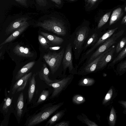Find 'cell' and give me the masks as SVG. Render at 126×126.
Wrapping results in <instances>:
<instances>
[{"instance_id":"cell-1","label":"cell","mask_w":126,"mask_h":126,"mask_svg":"<svg viewBox=\"0 0 126 126\" xmlns=\"http://www.w3.org/2000/svg\"><path fill=\"white\" fill-rule=\"evenodd\" d=\"M63 104V103L62 102L54 105L51 103L45 105L39 112L30 116L24 125L34 126L46 120Z\"/></svg>"},{"instance_id":"cell-2","label":"cell","mask_w":126,"mask_h":126,"mask_svg":"<svg viewBox=\"0 0 126 126\" xmlns=\"http://www.w3.org/2000/svg\"><path fill=\"white\" fill-rule=\"evenodd\" d=\"M36 26L59 35L63 36L66 33V28L63 23L52 18H46L42 21L39 22Z\"/></svg>"},{"instance_id":"cell-3","label":"cell","mask_w":126,"mask_h":126,"mask_svg":"<svg viewBox=\"0 0 126 126\" xmlns=\"http://www.w3.org/2000/svg\"><path fill=\"white\" fill-rule=\"evenodd\" d=\"M64 52V49L63 48L58 53L49 52L43 55V57L48 65L53 75L57 71L60 66Z\"/></svg>"},{"instance_id":"cell-4","label":"cell","mask_w":126,"mask_h":126,"mask_svg":"<svg viewBox=\"0 0 126 126\" xmlns=\"http://www.w3.org/2000/svg\"><path fill=\"white\" fill-rule=\"evenodd\" d=\"M124 32V30H122L113 34L105 41L92 54L87 62L88 64L113 46L116 43L117 40L123 35Z\"/></svg>"},{"instance_id":"cell-5","label":"cell","mask_w":126,"mask_h":126,"mask_svg":"<svg viewBox=\"0 0 126 126\" xmlns=\"http://www.w3.org/2000/svg\"><path fill=\"white\" fill-rule=\"evenodd\" d=\"M73 78V75H70L57 82L47 84L48 85L52 87L53 89V92L50 98L52 99L58 96L70 84Z\"/></svg>"},{"instance_id":"cell-6","label":"cell","mask_w":126,"mask_h":126,"mask_svg":"<svg viewBox=\"0 0 126 126\" xmlns=\"http://www.w3.org/2000/svg\"><path fill=\"white\" fill-rule=\"evenodd\" d=\"M72 49L71 44H68L66 47L63 59V74H65L67 68L69 73L72 74H76L77 73L76 70L73 65Z\"/></svg>"},{"instance_id":"cell-7","label":"cell","mask_w":126,"mask_h":126,"mask_svg":"<svg viewBox=\"0 0 126 126\" xmlns=\"http://www.w3.org/2000/svg\"><path fill=\"white\" fill-rule=\"evenodd\" d=\"M89 30L86 27H83L77 32L75 40V48L79 52L82 48L84 43L89 33Z\"/></svg>"},{"instance_id":"cell-8","label":"cell","mask_w":126,"mask_h":126,"mask_svg":"<svg viewBox=\"0 0 126 126\" xmlns=\"http://www.w3.org/2000/svg\"><path fill=\"white\" fill-rule=\"evenodd\" d=\"M112 46L98 56L92 62L87 64L81 72L79 73V74L82 75H86L92 73L96 70L99 62L103 56L111 49Z\"/></svg>"},{"instance_id":"cell-9","label":"cell","mask_w":126,"mask_h":126,"mask_svg":"<svg viewBox=\"0 0 126 126\" xmlns=\"http://www.w3.org/2000/svg\"><path fill=\"white\" fill-rule=\"evenodd\" d=\"M32 74V72L27 73L17 80L13 86L12 90V94L24 90Z\"/></svg>"},{"instance_id":"cell-10","label":"cell","mask_w":126,"mask_h":126,"mask_svg":"<svg viewBox=\"0 0 126 126\" xmlns=\"http://www.w3.org/2000/svg\"><path fill=\"white\" fill-rule=\"evenodd\" d=\"M28 19L27 17H22L18 18L11 22L5 30V34L8 35L28 23L27 21Z\"/></svg>"},{"instance_id":"cell-11","label":"cell","mask_w":126,"mask_h":126,"mask_svg":"<svg viewBox=\"0 0 126 126\" xmlns=\"http://www.w3.org/2000/svg\"><path fill=\"white\" fill-rule=\"evenodd\" d=\"M118 28V27H117L107 31L99 38L96 43L91 48L86 52L85 55H88L90 53L99 45L107 40L113 34Z\"/></svg>"},{"instance_id":"cell-12","label":"cell","mask_w":126,"mask_h":126,"mask_svg":"<svg viewBox=\"0 0 126 126\" xmlns=\"http://www.w3.org/2000/svg\"><path fill=\"white\" fill-rule=\"evenodd\" d=\"M115 50V47L112 46L111 49L103 56L99 62L96 70L102 68L111 60Z\"/></svg>"},{"instance_id":"cell-13","label":"cell","mask_w":126,"mask_h":126,"mask_svg":"<svg viewBox=\"0 0 126 126\" xmlns=\"http://www.w3.org/2000/svg\"><path fill=\"white\" fill-rule=\"evenodd\" d=\"M40 79L44 81L47 84L57 82L59 80H52L48 77L49 75V71L45 63L43 64V66L40 70L38 73Z\"/></svg>"},{"instance_id":"cell-14","label":"cell","mask_w":126,"mask_h":126,"mask_svg":"<svg viewBox=\"0 0 126 126\" xmlns=\"http://www.w3.org/2000/svg\"><path fill=\"white\" fill-rule=\"evenodd\" d=\"M14 52L19 56L26 57H32L34 54L32 53L28 48L16 45L13 49Z\"/></svg>"},{"instance_id":"cell-15","label":"cell","mask_w":126,"mask_h":126,"mask_svg":"<svg viewBox=\"0 0 126 126\" xmlns=\"http://www.w3.org/2000/svg\"><path fill=\"white\" fill-rule=\"evenodd\" d=\"M29 26V23L21 28L15 30L5 40L2 42L0 46L8 43L15 39L20 35Z\"/></svg>"},{"instance_id":"cell-16","label":"cell","mask_w":126,"mask_h":126,"mask_svg":"<svg viewBox=\"0 0 126 126\" xmlns=\"http://www.w3.org/2000/svg\"><path fill=\"white\" fill-rule=\"evenodd\" d=\"M36 74H34L29 79V86L28 91V102H30L31 101L34 95L36 86Z\"/></svg>"},{"instance_id":"cell-17","label":"cell","mask_w":126,"mask_h":126,"mask_svg":"<svg viewBox=\"0 0 126 126\" xmlns=\"http://www.w3.org/2000/svg\"><path fill=\"white\" fill-rule=\"evenodd\" d=\"M35 63V62L33 61L29 63L24 65L18 72L15 76V79L17 80L22 77L32 68Z\"/></svg>"},{"instance_id":"cell-18","label":"cell","mask_w":126,"mask_h":126,"mask_svg":"<svg viewBox=\"0 0 126 126\" xmlns=\"http://www.w3.org/2000/svg\"><path fill=\"white\" fill-rule=\"evenodd\" d=\"M41 34L53 44L60 45L63 41V39L54 35L41 32Z\"/></svg>"},{"instance_id":"cell-19","label":"cell","mask_w":126,"mask_h":126,"mask_svg":"<svg viewBox=\"0 0 126 126\" xmlns=\"http://www.w3.org/2000/svg\"><path fill=\"white\" fill-rule=\"evenodd\" d=\"M66 110L60 111L52 116L47 122L45 126H54L55 123L59 121L64 115Z\"/></svg>"},{"instance_id":"cell-20","label":"cell","mask_w":126,"mask_h":126,"mask_svg":"<svg viewBox=\"0 0 126 126\" xmlns=\"http://www.w3.org/2000/svg\"><path fill=\"white\" fill-rule=\"evenodd\" d=\"M16 110L17 116L21 117L23 113V109L24 106V94L22 92L19 95L17 99Z\"/></svg>"},{"instance_id":"cell-21","label":"cell","mask_w":126,"mask_h":126,"mask_svg":"<svg viewBox=\"0 0 126 126\" xmlns=\"http://www.w3.org/2000/svg\"><path fill=\"white\" fill-rule=\"evenodd\" d=\"M122 10L121 8H118L113 12L110 17L109 25L110 26L117 21L122 14Z\"/></svg>"},{"instance_id":"cell-22","label":"cell","mask_w":126,"mask_h":126,"mask_svg":"<svg viewBox=\"0 0 126 126\" xmlns=\"http://www.w3.org/2000/svg\"><path fill=\"white\" fill-rule=\"evenodd\" d=\"M95 82V80L93 78L84 77L79 80L78 85L81 86H90L93 85Z\"/></svg>"},{"instance_id":"cell-23","label":"cell","mask_w":126,"mask_h":126,"mask_svg":"<svg viewBox=\"0 0 126 126\" xmlns=\"http://www.w3.org/2000/svg\"><path fill=\"white\" fill-rule=\"evenodd\" d=\"M13 98V97L10 98L9 97L7 96L4 99L2 107V112L3 114L7 113L12 103Z\"/></svg>"},{"instance_id":"cell-24","label":"cell","mask_w":126,"mask_h":126,"mask_svg":"<svg viewBox=\"0 0 126 126\" xmlns=\"http://www.w3.org/2000/svg\"><path fill=\"white\" fill-rule=\"evenodd\" d=\"M116 119V115L115 110L113 107L110 112L109 119V124L110 126H114Z\"/></svg>"},{"instance_id":"cell-25","label":"cell","mask_w":126,"mask_h":126,"mask_svg":"<svg viewBox=\"0 0 126 126\" xmlns=\"http://www.w3.org/2000/svg\"><path fill=\"white\" fill-rule=\"evenodd\" d=\"M98 35L96 33H94L91 35L88 39L86 42L84 49H86L87 47L90 46L93 44L97 41Z\"/></svg>"},{"instance_id":"cell-26","label":"cell","mask_w":126,"mask_h":126,"mask_svg":"<svg viewBox=\"0 0 126 126\" xmlns=\"http://www.w3.org/2000/svg\"><path fill=\"white\" fill-rule=\"evenodd\" d=\"M111 12H108L105 14L99 20L97 26L99 29L105 25L108 21L111 14Z\"/></svg>"},{"instance_id":"cell-27","label":"cell","mask_w":126,"mask_h":126,"mask_svg":"<svg viewBox=\"0 0 126 126\" xmlns=\"http://www.w3.org/2000/svg\"><path fill=\"white\" fill-rule=\"evenodd\" d=\"M49 92L48 90H44L41 92L36 103L39 104L43 102L48 97L49 95Z\"/></svg>"},{"instance_id":"cell-28","label":"cell","mask_w":126,"mask_h":126,"mask_svg":"<svg viewBox=\"0 0 126 126\" xmlns=\"http://www.w3.org/2000/svg\"><path fill=\"white\" fill-rule=\"evenodd\" d=\"M85 101V98L83 96L79 94L75 95L72 98L73 102L77 105L81 104L84 102Z\"/></svg>"},{"instance_id":"cell-29","label":"cell","mask_w":126,"mask_h":126,"mask_svg":"<svg viewBox=\"0 0 126 126\" xmlns=\"http://www.w3.org/2000/svg\"><path fill=\"white\" fill-rule=\"evenodd\" d=\"M38 39L41 45L44 48L46 49L49 48L48 45L49 41L43 36L39 35L38 36Z\"/></svg>"},{"instance_id":"cell-30","label":"cell","mask_w":126,"mask_h":126,"mask_svg":"<svg viewBox=\"0 0 126 126\" xmlns=\"http://www.w3.org/2000/svg\"><path fill=\"white\" fill-rule=\"evenodd\" d=\"M126 44V37H125L123 38L117 45L115 48L116 52L118 53L121 51Z\"/></svg>"},{"instance_id":"cell-31","label":"cell","mask_w":126,"mask_h":126,"mask_svg":"<svg viewBox=\"0 0 126 126\" xmlns=\"http://www.w3.org/2000/svg\"><path fill=\"white\" fill-rule=\"evenodd\" d=\"M82 117H82V119H79V120L81 121L84 123L86 124L87 126H98V125L94 122L92 121L89 119L87 116L86 117V116H85H85H84V114H82Z\"/></svg>"},{"instance_id":"cell-32","label":"cell","mask_w":126,"mask_h":126,"mask_svg":"<svg viewBox=\"0 0 126 126\" xmlns=\"http://www.w3.org/2000/svg\"><path fill=\"white\" fill-rule=\"evenodd\" d=\"M126 56V47L122 50L112 62L113 63H115L123 59Z\"/></svg>"},{"instance_id":"cell-33","label":"cell","mask_w":126,"mask_h":126,"mask_svg":"<svg viewBox=\"0 0 126 126\" xmlns=\"http://www.w3.org/2000/svg\"><path fill=\"white\" fill-rule=\"evenodd\" d=\"M113 94L112 88L110 89L106 94L102 101V104L104 105L108 103L111 99Z\"/></svg>"},{"instance_id":"cell-34","label":"cell","mask_w":126,"mask_h":126,"mask_svg":"<svg viewBox=\"0 0 126 126\" xmlns=\"http://www.w3.org/2000/svg\"><path fill=\"white\" fill-rule=\"evenodd\" d=\"M37 4L39 6L45 7L47 4V0H35Z\"/></svg>"},{"instance_id":"cell-35","label":"cell","mask_w":126,"mask_h":126,"mask_svg":"<svg viewBox=\"0 0 126 126\" xmlns=\"http://www.w3.org/2000/svg\"><path fill=\"white\" fill-rule=\"evenodd\" d=\"M119 70L120 71L122 72L126 71V60L120 64Z\"/></svg>"},{"instance_id":"cell-36","label":"cell","mask_w":126,"mask_h":126,"mask_svg":"<svg viewBox=\"0 0 126 126\" xmlns=\"http://www.w3.org/2000/svg\"><path fill=\"white\" fill-rule=\"evenodd\" d=\"M69 122L67 121H63L59 123L56 124L54 126H69Z\"/></svg>"},{"instance_id":"cell-37","label":"cell","mask_w":126,"mask_h":126,"mask_svg":"<svg viewBox=\"0 0 126 126\" xmlns=\"http://www.w3.org/2000/svg\"><path fill=\"white\" fill-rule=\"evenodd\" d=\"M19 3L22 6L26 7L27 6V0H15Z\"/></svg>"},{"instance_id":"cell-38","label":"cell","mask_w":126,"mask_h":126,"mask_svg":"<svg viewBox=\"0 0 126 126\" xmlns=\"http://www.w3.org/2000/svg\"><path fill=\"white\" fill-rule=\"evenodd\" d=\"M118 103L120 104L125 109V112H126V101L121 100L119 101Z\"/></svg>"},{"instance_id":"cell-39","label":"cell","mask_w":126,"mask_h":126,"mask_svg":"<svg viewBox=\"0 0 126 126\" xmlns=\"http://www.w3.org/2000/svg\"><path fill=\"white\" fill-rule=\"evenodd\" d=\"M98 0H85L88 4L93 5Z\"/></svg>"},{"instance_id":"cell-40","label":"cell","mask_w":126,"mask_h":126,"mask_svg":"<svg viewBox=\"0 0 126 126\" xmlns=\"http://www.w3.org/2000/svg\"><path fill=\"white\" fill-rule=\"evenodd\" d=\"M61 47L60 46H57L53 47H49V49L52 50H57L61 48Z\"/></svg>"},{"instance_id":"cell-41","label":"cell","mask_w":126,"mask_h":126,"mask_svg":"<svg viewBox=\"0 0 126 126\" xmlns=\"http://www.w3.org/2000/svg\"><path fill=\"white\" fill-rule=\"evenodd\" d=\"M56 4L58 5H60L61 3V0H50Z\"/></svg>"},{"instance_id":"cell-42","label":"cell","mask_w":126,"mask_h":126,"mask_svg":"<svg viewBox=\"0 0 126 126\" xmlns=\"http://www.w3.org/2000/svg\"><path fill=\"white\" fill-rule=\"evenodd\" d=\"M121 24H126V15L123 18L121 22Z\"/></svg>"},{"instance_id":"cell-43","label":"cell","mask_w":126,"mask_h":126,"mask_svg":"<svg viewBox=\"0 0 126 126\" xmlns=\"http://www.w3.org/2000/svg\"><path fill=\"white\" fill-rule=\"evenodd\" d=\"M125 11L126 12V7L125 8Z\"/></svg>"},{"instance_id":"cell-44","label":"cell","mask_w":126,"mask_h":126,"mask_svg":"<svg viewBox=\"0 0 126 126\" xmlns=\"http://www.w3.org/2000/svg\"></svg>"}]
</instances>
